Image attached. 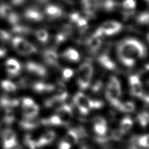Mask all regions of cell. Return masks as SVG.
I'll return each instance as SVG.
<instances>
[{
	"instance_id": "cell-1",
	"label": "cell",
	"mask_w": 149,
	"mask_h": 149,
	"mask_svg": "<svg viewBox=\"0 0 149 149\" xmlns=\"http://www.w3.org/2000/svg\"><path fill=\"white\" fill-rule=\"evenodd\" d=\"M118 43L135 59L144 58L147 55L146 46L135 38H125Z\"/></svg>"
},
{
	"instance_id": "cell-2",
	"label": "cell",
	"mask_w": 149,
	"mask_h": 149,
	"mask_svg": "<svg viewBox=\"0 0 149 149\" xmlns=\"http://www.w3.org/2000/svg\"><path fill=\"white\" fill-rule=\"evenodd\" d=\"M12 45L18 53L23 56L30 55L38 52V49L34 45L20 36L13 38Z\"/></svg>"
},
{
	"instance_id": "cell-3",
	"label": "cell",
	"mask_w": 149,
	"mask_h": 149,
	"mask_svg": "<svg viewBox=\"0 0 149 149\" xmlns=\"http://www.w3.org/2000/svg\"><path fill=\"white\" fill-rule=\"evenodd\" d=\"M123 29L121 23L114 20H110L103 23L93 33L95 36L101 38L103 35L112 36L120 32Z\"/></svg>"
},
{
	"instance_id": "cell-4",
	"label": "cell",
	"mask_w": 149,
	"mask_h": 149,
	"mask_svg": "<svg viewBox=\"0 0 149 149\" xmlns=\"http://www.w3.org/2000/svg\"><path fill=\"white\" fill-rule=\"evenodd\" d=\"M0 17L6 19L10 24L17 25L20 21V17L11 6L6 4L0 5Z\"/></svg>"
},
{
	"instance_id": "cell-5",
	"label": "cell",
	"mask_w": 149,
	"mask_h": 149,
	"mask_svg": "<svg viewBox=\"0 0 149 149\" xmlns=\"http://www.w3.org/2000/svg\"><path fill=\"white\" fill-rule=\"evenodd\" d=\"M1 137L3 149H14L18 144L16 133L9 128L3 131Z\"/></svg>"
},
{
	"instance_id": "cell-6",
	"label": "cell",
	"mask_w": 149,
	"mask_h": 149,
	"mask_svg": "<svg viewBox=\"0 0 149 149\" xmlns=\"http://www.w3.org/2000/svg\"><path fill=\"white\" fill-rule=\"evenodd\" d=\"M89 99L86 95L79 92L74 97V103L78 107L79 112L83 115H87L90 111L89 108Z\"/></svg>"
},
{
	"instance_id": "cell-7",
	"label": "cell",
	"mask_w": 149,
	"mask_h": 149,
	"mask_svg": "<svg viewBox=\"0 0 149 149\" xmlns=\"http://www.w3.org/2000/svg\"><path fill=\"white\" fill-rule=\"evenodd\" d=\"M129 84L130 86V93L132 95L140 98L143 94V85L139 76L138 75H132L129 77Z\"/></svg>"
},
{
	"instance_id": "cell-8",
	"label": "cell",
	"mask_w": 149,
	"mask_h": 149,
	"mask_svg": "<svg viewBox=\"0 0 149 149\" xmlns=\"http://www.w3.org/2000/svg\"><path fill=\"white\" fill-rule=\"evenodd\" d=\"M116 51L118 57L123 65L129 68L134 66L136 62V59L131 56L118 43L116 47Z\"/></svg>"
},
{
	"instance_id": "cell-9",
	"label": "cell",
	"mask_w": 149,
	"mask_h": 149,
	"mask_svg": "<svg viewBox=\"0 0 149 149\" xmlns=\"http://www.w3.org/2000/svg\"><path fill=\"white\" fill-rule=\"evenodd\" d=\"M56 115L60 118L63 125H66L70 123L72 116V108L68 104H63L56 110Z\"/></svg>"
},
{
	"instance_id": "cell-10",
	"label": "cell",
	"mask_w": 149,
	"mask_h": 149,
	"mask_svg": "<svg viewBox=\"0 0 149 149\" xmlns=\"http://www.w3.org/2000/svg\"><path fill=\"white\" fill-rule=\"evenodd\" d=\"M25 69L28 72L39 77H45L47 74V70L44 66L34 61H28L26 63Z\"/></svg>"
},
{
	"instance_id": "cell-11",
	"label": "cell",
	"mask_w": 149,
	"mask_h": 149,
	"mask_svg": "<svg viewBox=\"0 0 149 149\" xmlns=\"http://www.w3.org/2000/svg\"><path fill=\"white\" fill-rule=\"evenodd\" d=\"M44 15L49 20H56L64 16V11L61 7L55 4L47 5L45 7Z\"/></svg>"
},
{
	"instance_id": "cell-12",
	"label": "cell",
	"mask_w": 149,
	"mask_h": 149,
	"mask_svg": "<svg viewBox=\"0 0 149 149\" xmlns=\"http://www.w3.org/2000/svg\"><path fill=\"white\" fill-rule=\"evenodd\" d=\"M24 17L29 21L38 22L44 19V14L36 7H29L24 11Z\"/></svg>"
},
{
	"instance_id": "cell-13",
	"label": "cell",
	"mask_w": 149,
	"mask_h": 149,
	"mask_svg": "<svg viewBox=\"0 0 149 149\" xmlns=\"http://www.w3.org/2000/svg\"><path fill=\"white\" fill-rule=\"evenodd\" d=\"M97 62L104 68L108 70L114 71L117 69V66L114 61L110 58L107 52H104L97 56Z\"/></svg>"
},
{
	"instance_id": "cell-14",
	"label": "cell",
	"mask_w": 149,
	"mask_h": 149,
	"mask_svg": "<svg viewBox=\"0 0 149 149\" xmlns=\"http://www.w3.org/2000/svg\"><path fill=\"white\" fill-rule=\"evenodd\" d=\"M7 73L10 77L19 76L21 71V65L17 59L10 58L6 62Z\"/></svg>"
},
{
	"instance_id": "cell-15",
	"label": "cell",
	"mask_w": 149,
	"mask_h": 149,
	"mask_svg": "<svg viewBox=\"0 0 149 149\" xmlns=\"http://www.w3.org/2000/svg\"><path fill=\"white\" fill-rule=\"evenodd\" d=\"M84 44L86 45L87 51L89 53L94 54L97 53L102 45L101 38L95 36L93 34L91 37L85 40Z\"/></svg>"
},
{
	"instance_id": "cell-16",
	"label": "cell",
	"mask_w": 149,
	"mask_h": 149,
	"mask_svg": "<svg viewBox=\"0 0 149 149\" xmlns=\"http://www.w3.org/2000/svg\"><path fill=\"white\" fill-rule=\"evenodd\" d=\"M43 57L46 64L51 66L58 67V55L55 50L51 49H47L43 51Z\"/></svg>"
},
{
	"instance_id": "cell-17",
	"label": "cell",
	"mask_w": 149,
	"mask_h": 149,
	"mask_svg": "<svg viewBox=\"0 0 149 149\" xmlns=\"http://www.w3.org/2000/svg\"><path fill=\"white\" fill-rule=\"evenodd\" d=\"M32 87L34 92L38 93H51L55 90V86L43 81H37L32 84Z\"/></svg>"
},
{
	"instance_id": "cell-18",
	"label": "cell",
	"mask_w": 149,
	"mask_h": 149,
	"mask_svg": "<svg viewBox=\"0 0 149 149\" xmlns=\"http://www.w3.org/2000/svg\"><path fill=\"white\" fill-rule=\"evenodd\" d=\"M56 93L55 96L61 102H65L68 97L67 89L65 84L62 81H58L55 86Z\"/></svg>"
},
{
	"instance_id": "cell-19",
	"label": "cell",
	"mask_w": 149,
	"mask_h": 149,
	"mask_svg": "<svg viewBox=\"0 0 149 149\" xmlns=\"http://www.w3.org/2000/svg\"><path fill=\"white\" fill-rule=\"evenodd\" d=\"M23 116L26 119H32L36 118L39 113L40 108L36 103L27 107H22Z\"/></svg>"
},
{
	"instance_id": "cell-20",
	"label": "cell",
	"mask_w": 149,
	"mask_h": 149,
	"mask_svg": "<svg viewBox=\"0 0 149 149\" xmlns=\"http://www.w3.org/2000/svg\"><path fill=\"white\" fill-rule=\"evenodd\" d=\"M62 57L70 62L77 63L80 60V55L75 49L69 47L62 53Z\"/></svg>"
},
{
	"instance_id": "cell-21",
	"label": "cell",
	"mask_w": 149,
	"mask_h": 149,
	"mask_svg": "<svg viewBox=\"0 0 149 149\" xmlns=\"http://www.w3.org/2000/svg\"><path fill=\"white\" fill-rule=\"evenodd\" d=\"M20 104L19 99L10 98L8 96H2L0 97V106L5 109H13L16 108Z\"/></svg>"
},
{
	"instance_id": "cell-22",
	"label": "cell",
	"mask_w": 149,
	"mask_h": 149,
	"mask_svg": "<svg viewBox=\"0 0 149 149\" xmlns=\"http://www.w3.org/2000/svg\"><path fill=\"white\" fill-rule=\"evenodd\" d=\"M41 125L40 120H36L34 118L32 119H24L21 120L19 123L20 127L25 130H32L36 129Z\"/></svg>"
},
{
	"instance_id": "cell-23",
	"label": "cell",
	"mask_w": 149,
	"mask_h": 149,
	"mask_svg": "<svg viewBox=\"0 0 149 149\" xmlns=\"http://www.w3.org/2000/svg\"><path fill=\"white\" fill-rule=\"evenodd\" d=\"M118 3L115 0H99V8L107 12H112L117 8Z\"/></svg>"
},
{
	"instance_id": "cell-24",
	"label": "cell",
	"mask_w": 149,
	"mask_h": 149,
	"mask_svg": "<svg viewBox=\"0 0 149 149\" xmlns=\"http://www.w3.org/2000/svg\"><path fill=\"white\" fill-rule=\"evenodd\" d=\"M92 76H81L78 75L77 84L79 88L82 91H85L89 88L90 86Z\"/></svg>"
},
{
	"instance_id": "cell-25",
	"label": "cell",
	"mask_w": 149,
	"mask_h": 149,
	"mask_svg": "<svg viewBox=\"0 0 149 149\" xmlns=\"http://www.w3.org/2000/svg\"><path fill=\"white\" fill-rule=\"evenodd\" d=\"M93 67L89 62H85L79 66L78 69V75L93 76Z\"/></svg>"
},
{
	"instance_id": "cell-26",
	"label": "cell",
	"mask_w": 149,
	"mask_h": 149,
	"mask_svg": "<svg viewBox=\"0 0 149 149\" xmlns=\"http://www.w3.org/2000/svg\"><path fill=\"white\" fill-rule=\"evenodd\" d=\"M41 125H63L60 118L58 115L51 116L48 118H43L40 120Z\"/></svg>"
},
{
	"instance_id": "cell-27",
	"label": "cell",
	"mask_w": 149,
	"mask_h": 149,
	"mask_svg": "<svg viewBox=\"0 0 149 149\" xmlns=\"http://www.w3.org/2000/svg\"><path fill=\"white\" fill-rule=\"evenodd\" d=\"M0 86L4 91L8 93H13L17 90V85L8 79L2 80L0 83Z\"/></svg>"
},
{
	"instance_id": "cell-28",
	"label": "cell",
	"mask_w": 149,
	"mask_h": 149,
	"mask_svg": "<svg viewBox=\"0 0 149 149\" xmlns=\"http://www.w3.org/2000/svg\"><path fill=\"white\" fill-rule=\"evenodd\" d=\"M35 36L37 40L42 44H46L49 40V34L45 29H39L35 32Z\"/></svg>"
},
{
	"instance_id": "cell-29",
	"label": "cell",
	"mask_w": 149,
	"mask_h": 149,
	"mask_svg": "<svg viewBox=\"0 0 149 149\" xmlns=\"http://www.w3.org/2000/svg\"><path fill=\"white\" fill-rule=\"evenodd\" d=\"M15 121V115L11 109H6L5 110L3 122L6 125H10L13 124Z\"/></svg>"
},
{
	"instance_id": "cell-30",
	"label": "cell",
	"mask_w": 149,
	"mask_h": 149,
	"mask_svg": "<svg viewBox=\"0 0 149 149\" xmlns=\"http://www.w3.org/2000/svg\"><path fill=\"white\" fill-rule=\"evenodd\" d=\"M137 121L140 126L145 127L149 124V112L143 111L139 113L137 116Z\"/></svg>"
},
{
	"instance_id": "cell-31",
	"label": "cell",
	"mask_w": 149,
	"mask_h": 149,
	"mask_svg": "<svg viewBox=\"0 0 149 149\" xmlns=\"http://www.w3.org/2000/svg\"><path fill=\"white\" fill-rule=\"evenodd\" d=\"M133 125V122L132 118L130 117H124L122 118V120L120 122V129L124 133H126L132 129Z\"/></svg>"
},
{
	"instance_id": "cell-32",
	"label": "cell",
	"mask_w": 149,
	"mask_h": 149,
	"mask_svg": "<svg viewBox=\"0 0 149 149\" xmlns=\"http://www.w3.org/2000/svg\"><path fill=\"white\" fill-rule=\"evenodd\" d=\"M24 144L30 149H38V139L34 137V136L28 134L24 137Z\"/></svg>"
},
{
	"instance_id": "cell-33",
	"label": "cell",
	"mask_w": 149,
	"mask_h": 149,
	"mask_svg": "<svg viewBox=\"0 0 149 149\" xmlns=\"http://www.w3.org/2000/svg\"><path fill=\"white\" fill-rule=\"evenodd\" d=\"M64 139L70 144H76L79 141V137L73 128L68 130Z\"/></svg>"
},
{
	"instance_id": "cell-34",
	"label": "cell",
	"mask_w": 149,
	"mask_h": 149,
	"mask_svg": "<svg viewBox=\"0 0 149 149\" xmlns=\"http://www.w3.org/2000/svg\"><path fill=\"white\" fill-rule=\"evenodd\" d=\"M135 105L132 101L121 102L118 109L123 112H133L135 110Z\"/></svg>"
},
{
	"instance_id": "cell-35",
	"label": "cell",
	"mask_w": 149,
	"mask_h": 149,
	"mask_svg": "<svg viewBox=\"0 0 149 149\" xmlns=\"http://www.w3.org/2000/svg\"><path fill=\"white\" fill-rule=\"evenodd\" d=\"M13 32L15 34L19 35H28L32 33V30L29 27L24 26L20 25H14V27L13 28Z\"/></svg>"
},
{
	"instance_id": "cell-36",
	"label": "cell",
	"mask_w": 149,
	"mask_h": 149,
	"mask_svg": "<svg viewBox=\"0 0 149 149\" xmlns=\"http://www.w3.org/2000/svg\"><path fill=\"white\" fill-rule=\"evenodd\" d=\"M135 20L138 24L141 25L149 24V12L143 11L141 13L136 17Z\"/></svg>"
},
{
	"instance_id": "cell-37",
	"label": "cell",
	"mask_w": 149,
	"mask_h": 149,
	"mask_svg": "<svg viewBox=\"0 0 149 149\" xmlns=\"http://www.w3.org/2000/svg\"><path fill=\"white\" fill-rule=\"evenodd\" d=\"M55 132H53V131H48V132H45L44 134H43L42 137V140L44 143L45 146L49 145L53 142L55 138Z\"/></svg>"
},
{
	"instance_id": "cell-38",
	"label": "cell",
	"mask_w": 149,
	"mask_h": 149,
	"mask_svg": "<svg viewBox=\"0 0 149 149\" xmlns=\"http://www.w3.org/2000/svg\"><path fill=\"white\" fill-rule=\"evenodd\" d=\"M62 103L58 100L56 98L55 96H53L52 97H50L47 99H46L44 102V106L48 109H51V108H54L57 106L58 104Z\"/></svg>"
},
{
	"instance_id": "cell-39",
	"label": "cell",
	"mask_w": 149,
	"mask_h": 149,
	"mask_svg": "<svg viewBox=\"0 0 149 149\" xmlns=\"http://www.w3.org/2000/svg\"><path fill=\"white\" fill-rule=\"evenodd\" d=\"M104 102L102 101L95 99H89V109H100L103 107Z\"/></svg>"
},
{
	"instance_id": "cell-40",
	"label": "cell",
	"mask_w": 149,
	"mask_h": 149,
	"mask_svg": "<svg viewBox=\"0 0 149 149\" xmlns=\"http://www.w3.org/2000/svg\"><path fill=\"white\" fill-rule=\"evenodd\" d=\"M125 133H124L120 129H116L113 130L110 133V138L111 139L115 141H119L122 139L124 137Z\"/></svg>"
},
{
	"instance_id": "cell-41",
	"label": "cell",
	"mask_w": 149,
	"mask_h": 149,
	"mask_svg": "<svg viewBox=\"0 0 149 149\" xmlns=\"http://www.w3.org/2000/svg\"><path fill=\"white\" fill-rule=\"evenodd\" d=\"M107 125L101 124H94V131L96 134L99 136H103L107 135Z\"/></svg>"
},
{
	"instance_id": "cell-42",
	"label": "cell",
	"mask_w": 149,
	"mask_h": 149,
	"mask_svg": "<svg viewBox=\"0 0 149 149\" xmlns=\"http://www.w3.org/2000/svg\"><path fill=\"white\" fill-rule=\"evenodd\" d=\"M136 5L135 0H124L122 3V7L124 9H135Z\"/></svg>"
},
{
	"instance_id": "cell-43",
	"label": "cell",
	"mask_w": 149,
	"mask_h": 149,
	"mask_svg": "<svg viewBox=\"0 0 149 149\" xmlns=\"http://www.w3.org/2000/svg\"><path fill=\"white\" fill-rule=\"evenodd\" d=\"M81 1L84 9L89 7L99 8V0H81Z\"/></svg>"
},
{
	"instance_id": "cell-44",
	"label": "cell",
	"mask_w": 149,
	"mask_h": 149,
	"mask_svg": "<svg viewBox=\"0 0 149 149\" xmlns=\"http://www.w3.org/2000/svg\"><path fill=\"white\" fill-rule=\"evenodd\" d=\"M73 129L77 133V135H78L79 139H85L88 136L86 130L85 129L84 127L78 126L76 127L73 128Z\"/></svg>"
},
{
	"instance_id": "cell-45",
	"label": "cell",
	"mask_w": 149,
	"mask_h": 149,
	"mask_svg": "<svg viewBox=\"0 0 149 149\" xmlns=\"http://www.w3.org/2000/svg\"><path fill=\"white\" fill-rule=\"evenodd\" d=\"M74 75V71L72 69L69 68H64L62 72L63 80L68 81Z\"/></svg>"
},
{
	"instance_id": "cell-46",
	"label": "cell",
	"mask_w": 149,
	"mask_h": 149,
	"mask_svg": "<svg viewBox=\"0 0 149 149\" xmlns=\"http://www.w3.org/2000/svg\"><path fill=\"white\" fill-rule=\"evenodd\" d=\"M102 87H103V83L101 80H97L92 85L91 87V91L94 93H99L102 90Z\"/></svg>"
},
{
	"instance_id": "cell-47",
	"label": "cell",
	"mask_w": 149,
	"mask_h": 149,
	"mask_svg": "<svg viewBox=\"0 0 149 149\" xmlns=\"http://www.w3.org/2000/svg\"><path fill=\"white\" fill-rule=\"evenodd\" d=\"M11 39V35L6 30L0 29V40L3 42H7Z\"/></svg>"
},
{
	"instance_id": "cell-48",
	"label": "cell",
	"mask_w": 149,
	"mask_h": 149,
	"mask_svg": "<svg viewBox=\"0 0 149 149\" xmlns=\"http://www.w3.org/2000/svg\"><path fill=\"white\" fill-rule=\"evenodd\" d=\"M122 15L125 19L130 18L135 13V9H124L122 10Z\"/></svg>"
},
{
	"instance_id": "cell-49",
	"label": "cell",
	"mask_w": 149,
	"mask_h": 149,
	"mask_svg": "<svg viewBox=\"0 0 149 149\" xmlns=\"http://www.w3.org/2000/svg\"><path fill=\"white\" fill-rule=\"evenodd\" d=\"M71 144L69 143L68 141H66L63 139L58 143V149H70Z\"/></svg>"
},
{
	"instance_id": "cell-50",
	"label": "cell",
	"mask_w": 149,
	"mask_h": 149,
	"mask_svg": "<svg viewBox=\"0 0 149 149\" xmlns=\"http://www.w3.org/2000/svg\"><path fill=\"white\" fill-rule=\"evenodd\" d=\"M93 124H101V125H107V122L106 120L104 119V118L101 116H96L94 118L93 120Z\"/></svg>"
},
{
	"instance_id": "cell-51",
	"label": "cell",
	"mask_w": 149,
	"mask_h": 149,
	"mask_svg": "<svg viewBox=\"0 0 149 149\" xmlns=\"http://www.w3.org/2000/svg\"><path fill=\"white\" fill-rule=\"evenodd\" d=\"M136 136H133V137L131 138V143L128 146L127 149H139L138 146L136 144Z\"/></svg>"
},
{
	"instance_id": "cell-52",
	"label": "cell",
	"mask_w": 149,
	"mask_h": 149,
	"mask_svg": "<svg viewBox=\"0 0 149 149\" xmlns=\"http://www.w3.org/2000/svg\"><path fill=\"white\" fill-rule=\"evenodd\" d=\"M141 99L143 100V102H145L146 104H149V93L143 92V94L142 97H141Z\"/></svg>"
},
{
	"instance_id": "cell-53",
	"label": "cell",
	"mask_w": 149,
	"mask_h": 149,
	"mask_svg": "<svg viewBox=\"0 0 149 149\" xmlns=\"http://www.w3.org/2000/svg\"><path fill=\"white\" fill-rule=\"evenodd\" d=\"M12 5L15 6H21L25 2V0H11Z\"/></svg>"
},
{
	"instance_id": "cell-54",
	"label": "cell",
	"mask_w": 149,
	"mask_h": 149,
	"mask_svg": "<svg viewBox=\"0 0 149 149\" xmlns=\"http://www.w3.org/2000/svg\"><path fill=\"white\" fill-rule=\"evenodd\" d=\"M7 50L5 47H0V58H3L7 55Z\"/></svg>"
},
{
	"instance_id": "cell-55",
	"label": "cell",
	"mask_w": 149,
	"mask_h": 149,
	"mask_svg": "<svg viewBox=\"0 0 149 149\" xmlns=\"http://www.w3.org/2000/svg\"><path fill=\"white\" fill-rule=\"evenodd\" d=\"M145 149H149V134L145 135Z\"/></svg>"
},
{
	"instance_id": "cell-56",
	"label": "cell",
	"mask_w": 149,
	"mask_h": 149,
	"mask_svg": "<svg viewBox=\"0 0 149 149\" xmlns=\"http://www.w3.org/2000/svg\"><path fill=\"white\" fill-rule=\"evenodd\" d=\"M81 149H95L93 146L89 145H85L82 146Z\"/></svg>"
},
{
	"instance_id": "cell-57",
	"label": "cell",
	"mask_w": 149,
	"mask_h": 149,
	"mask_svg": "<svg viewBox=\"0 0 149 149\" xmlns=\"http://www.w3.org/2000/svg\"><path fill=\"white\" fill-rule=\"evenodd\" d=\"M147 40H148V42L149 43V33L147 34Z\"/></svg>"
},
{
	"instance_id": "cell-58",
	"label": "cell",
	"mask_w": 149,
	"mask_h": 149,
	"mask_svg": "<svg viewBox=\"0 0 149 149\" xmlns=\"http://www.w3.org/2000/svg\"><path fill=\"white\" fill-rule=\"evenodd\" d=\"M145 1H146V2H147V3H148V2L149 1V0H145Z\"/></svg>"
},
{
	"instance_id": "cell-59",
	"label": "cell",
	"mask_w": 149,
	"mask_h": 149,
	"mask_svg": "<svg viewBox=\"0 0 149 149\" xmlns=\"http://www.w3.org/2000/svg\"><path fill=\"white\" fill-rule=\"evenodd\" d=\"M148 5H149V1H148Z\"/></svg>"
}]
</instances>
